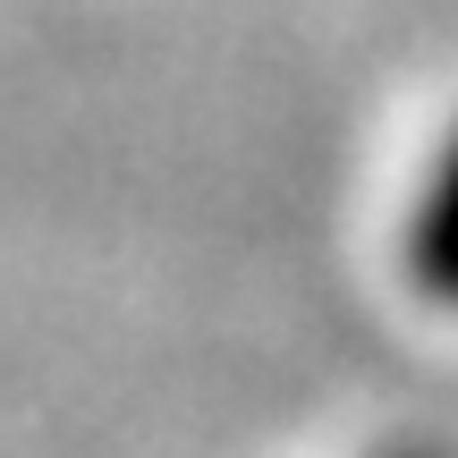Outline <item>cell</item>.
<instances>
[{
    "instance_id": "1",
    "label": "cell",
    "mask_w": 458,
    "mask_h": 458,
    "mask_svg": "<svg viewBox=\"0 0 458 458\" xmlns=\"http://www.w3.org/2000/svg\"><path fill=\"white\" fill-rule=\"evenodd\" d=\"M408 272L425 297L458 306V136L442 145V162L425 179V204H416V229H408Z\"/></svg>"
}]
</instances>
